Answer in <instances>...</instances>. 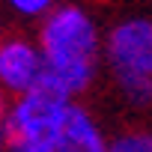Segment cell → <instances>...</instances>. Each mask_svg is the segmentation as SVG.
Masks as SVG:
<instances>
[{
    "mask_svg": "<svg viewBox=\"0 0 152 152\" xmlns=\"http://www.w3.org/2000/svg\"><path fill=\"white\" fill-rule=\"evenodd\" d=\"M39 54L45 63V78L36 93H48L66 102H78L102 66V33L96 18L78 3L54 6L39 27Z\"/></svg>",
    "mask_w": 152,
    "mask_h": 152,
    "instance_id": "1",
    "label": "cell"
},
{
    "mask_svg": "<svg viewBox=\"0 0 152 152\" xmlns=\"http://www.w3.org/2000/svg\"><path fill=\"white\" fill-rule=\"evenodd\" d=\"M102 60H107L113 78H152V18L116 21L102 39Z\"/></svg>",
    "mask_w": 152,
    "mask_h": 152,
    "instance_id": "2",
    "label": "cell"
},
{
    "mask_svg": "<svg viewBox=\"0 0 152 152\" xmlns=\"http://www.w3.org/2000/svg\"><path fill=\"white\" fill-rule=\"evenodd\" d=\"M42 78H45V63L36 42L24 36L0 39V90L9 99L36 93Z\"/></svg>",
    "mask_w": 152,
    "mask_h": 152,
    "instance_id": "3",
    "label": "cell"
},
{
    "mask_svg": "<svg viewBox=\"0 0 152 152\" xmlns=\"http://www.w3.org/2000/svg\"><path fill=\"white\" fill-rule=\"evenodd\" d=\"M51 152H107V134L81 102H72Z\"/></svg>",
    "mask_w": 152,
    "mask_h": 152,
    "instance_id": "4",
    "label": "cell"
},
{
    "mask_svg": "<svg viewBox=\"0 0 152 152\" xmlns=\"http://www.w3.org/2000/svg\"><path fill=\"white\" fill-rule=\"evenodd\" d=\"M119 96L134 110H152V78H113Z\"/></svg>",
    "mask_w": 152,
    "mask_h": 152,
    "instance_id": "5",
    "label": "cell"
},
{
    "mask_svg": "<svg viewBox=\"0 0 152 152\" xmlns=\"http://www.w3.org/2000/svg\"><path fill=\"white\" fill-rule=\"evenodd\" d=\"M107 152H152L149 128H122L107 137Z\"/></svg>",
    "mask_w": 152,
    "mask_h": 152,
    "instance_id": "6",
    "label": "cell"
},
{
    "mask_svg": "<svg viewBox=\"0 0 152 152\" xmlns=\"http://www.w3.org/2000/svg\"><path fill=\"white\" fill-rule=\"evenodd\" d=\"M6 6H12L18 15H24V18H45L57 3L54 0H3Z\"/></svg>",
    "mask_w": 152,
    "mask_h": 152,
    "instance_id": "7",
    "label": "cell"
},
{
    "mask_svg": "<svg viewBox=\"0 0 152 152\" xmlns=\"http://www.w3.org/2000/svg\"><path fill=\"white\" fill-rule=\"evenodd\" d=\"M9 104H12V99L3 93V90H0V119H3L6 116V110H9Z\"/></svg>",
    "mask_w": 152,
    "mask_h": 152,
    "instance_id": "8",
    "label": "cell"
},
{
    "mask_svg": "<svg viewBox=\"0 0 152 152\" xmlns=\"http://www.w3.org/2000/svg\"><path fill=\"white\" fill-rule=\"evenodd\" d=\"M0 152H6V125L0 119Z\"/></svg>",
    "mask_w": 152,
    "mask_h": 152,
    "instance_id": "9",
    "label": "cell"
},
{
    "mask_svg": "<svg viewBox=\"0 0 152 152\" xmlns=\"http://www.w3.org/2000/svg\"><path fill=\"white\" fill-rule=\"evenodd\" d=\"M149 140H152V128H149Z\"/></svg>",
    "mask_w": 152,
    "mask_h": 152,
    "instance_id": "10",
    "label": "cell"
}]
</instances>
